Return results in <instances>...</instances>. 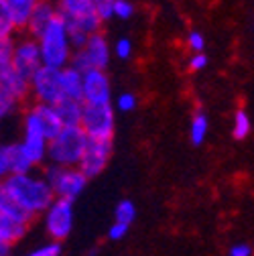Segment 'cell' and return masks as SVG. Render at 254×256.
Returning a JSON list of instances; mask_svg holds the SVG:
<instances>
[{
    "instance_id": "1",
    "label": "cell",
    "mask_w": 254,
    "mask_h": 256,
    "mask_svg": "<svg viewBox=\"0 0 254 256\" xmlns=\"http://www.w3.org/2000/svg\"><path fill=\"white\" fill-rule=\"evenodd\" d=\"M4 185L14 200L28 210L33 216L45 214V210L55 202V191L49 185L45 177H37L33 173H22V175H8L4 179Z\"/></svg>"
},
{
    "instance_id": "2",
    "label": "cell",
    "mask_w": 254,
    "mask_h": 256,
    "mask_svg": "<svg viewBox=\"0 0 254 256\" xmlns=\"http://www.w3.org/2000/svg\"><path fill=\"white\" fill-rule=\"evenodd\" d=\"M39 41V49H41V59L43 66L61 70L72 63V55H74V47H72V39H70V30L68 24L63 22L61 16H57L37 39Z\"/></svg>"
},
{
    "instance_id": "3",
    "label": "cell",
    "mask_w": 254,
    "mask_h": 256,
    "mask_svg": "<svg viewBox=\"0 0 254 256\" xmlns=\"http://www.w3.org/2000/svg\"><path fill=\"white\" fill-rule=\"evenodd\" d=\"M88 132L82 126H63L59 134L49 140L47 158L51 163L66 165V167H78L88 146Z\"/></svg>"
},
{
    "instance_id": "4",
    "label": "cell",
    "mask_w": 254,
    "mask_h": 256,
    "mask_svg": "<svg viewBox=\"0 0 254 256\" xmlns=\"http://www.w3.org/2000/svg\"><path fill=\"white\" fill-rule=\"evenodd\" d=\"M43 177L49 181L53 187L57 198H66V200H76L82 196V191L88 185V177L80 167H66V165H57L51 163Z\"/></svg>"
},
{
    "instance_id": "5",
    "label": "cell",
    "mask_w": 254,
    "mask_h": 256,
    "mask_svg": "<svg viewBox=\"0 0 254 256\" xmlns=\"http://www.w3.org/2000/svg\"><path fill=\"white\" fill-rule=\"evenodd\" d=\"M22 148L30 156V161L35 165H41L47 158L49 150V136L43 128V122L37 114L35 108H28L22 116V138H20Z\"/></svg>"
},
{
    "instance_id": "6",
    "label": "cell",
    "mask_w": 254,
    "mask_h": 256,
    "mask_svg": "<svg viewBox=\"0 0 254 256\" xmlns=\"http://www.w3.org/2000/svg\"><path fill=\"white\" fill-rule=\"evenodd\" d=\"M110 45L106 35H102V30L90 35L88 43L82 49H76L72 55V66L78 68L80 72L88 70H106L110 63Z\"/></svg>"
},
{
    "instance_id": "7",
    "label": "cell",
    "mask_w": 254,
    "mask_h": 256,
    "mask_svg": "<svg viewBox=\"0 0 254 256\" xmlns=\"http://www.w3.org/2000/svg\"><path fill=\"white\" fill-rule=\"evenodd\" d=\"M112 104H86L84 102V118L82 128L90 138H114L116 116Z\"/></svg>"
},
{
    "instance_id": "8",
    "label": "cell",
    "mask_w": 254,
    "mask_h": 256,
    "mask_svg": "<svg viewBox=\"0 0 254 256\" xmlns=\"http://www.w3.org/2000/svg\"><path fill=\"white\" fill-rule=\"evenodd\" d=\"M74 228V200L55 198V202L45 210V230L51 240H68Z\"/></svg>"
},
{
    "instance_id": "9",
    "label": "cell",
    "mask_w": 254,
    "mask_h": 256,
    "mask_svg": "<svg viewBox=\"0 0 254 256\" xmlns=\"http://www.w3.org/2000/svg\"><path fill=\"white\" fill-rule=\"evenodd\" d=\"M30 96H33L35 102H39V104L55 106L63 98L61 84H59V70L41 66L35 72V76L30 78Z\"/></svg>"
},
{
    "instance_id": "10",
    "label": "cell",
    "mask_w": 254,
    "mask_h": 256,
    "mask_svg": "<svg viewBox=\"0 0 254 256\" xmlns=\"http://www.w3.org/2000/svg\"><path fill=\"white\" fill-rule=\"evenodd\" d=\"M112 150H114L112 138H90L78 167L84 171V175L88 179L98 177L108 167L110 158H112Z\"/></svg>"
},
{
    "instance_id": "11",
    "label": "cell",
    "mask_w": 254,
    "mask_h": 256,
    "mask_svg": "<svg viewBox=\"0 0 254 256\" xmlns=\"http://www.w3.org/2000/svg\"><path fill=\"white\" fill-rule=\"evenodd\" d=\"M12 66H14L24 78H28V80L33 78L35 72L43 66L39 41H37L35 37H24V39L16 41L14 55H12Z\"/></svg>"
},
{
    "instance_id": "12",
    "label": "cell",
    "mask_w": 254,
    "mask_h": 256,
    "mask_svg": "<svg viewBox=\"0 0 254 256\" xmlns=\"http://www.w3.org/2000/svg\"><path fill=\"white\" fill-rule=\"evenodd\" d=\"M84 102L86 104H112V86L104 70L84 72Z\"/></svg>"
},
{
    "instance_id": "13",
    "label": "cell",
    "mask_w": 254,
    "mask_h": 256,
    "mask_svg": "<svg viewBox=\"0 0 254 256\" xmlns=\"http://www.w3.org/2000/svg\"><path fill=\"white\" fill-rule=\"evenodd\" d=\"M57 16H59V10H57V6L51 2V0H39V4L35 6L33 14H30V18H28L24 30L28 33V37L39 39L41 33H43V30H45Z\"/></svg>"
},
{
    "instance_id": "14",
    "label": "cell",
    "mask_w": 254,
    "mask_h": 256,
    "mask_svg": "<svg viewBox=\"0 0 254 256\" xmlns=\"http://www.w3.org/2000/svg\"><path fill=\"white\" fill-rule=\"evenodd\" d=\"M0 82L6 86V90L14 96L18 102H24L30 96V80L24 78L12 66V63H8V66H4V68H0Z\"/></svg>"
},
{
    "instance_id": "15",
    "label": "cell",
    "mask_w": 254,
    "mask_h": 256,
    "mask_svg": "<svg viewBox=\"0 0 254 256\" xmlns=\"http://www.w3.org/2000/svg\"><path fill=\"white\" fill-rule=\"evenodd\" d=\"M59 84H61V92L66 98L84 100V72L74 68L72 63L59 70Z\"/></svg>"
},
{
    "instance_id": "16",
    "label": "cell",
    "mask_w": 254,
    "mask_h": 256,
    "mask_svg": "<svg viewBox=\"0 0 254 256\" xmlns=\"http://www.w3.org/2000/svg\"><path fill=\"white\" fill-rule=\"evenodd\" d=\"M0 212L6 214V216H10V218H14V220H18V222H22V224H26V226H30V224H33V220L37 218V216H33L28 210H24V208L14 200V196L6 189L4 181H0Z\"/></svg>"
},
{
    "instance_id": "17",
    "label": "cell",
    "mask_w": 254,
    "mask_h": 256,
    "mask_svg": "<svg viewBox=\"0 0 254 256\" xmlns=\"http://www.w3.org/2000/svg\"><path fill=\"white\" fill-rule=\"evenodd\" d=\"M6 146V158H8V169H10V175H22V173H33V169L37 167L30 156L26 154V150L22 148L20 140L16 142H8L4 144Z\"/></svg>"
},
{
    "instance_id": "18",
    "label": "cell",
    "mask_w": 254,
    "mask_h": 256,
    "mask_svg": "<svg viewBox=\"0 0 254 256\" xmlns=\"http://www.w3.org/2000/svg\"><path fill=\"white\" fill-rule=\"evenodd\" d=\"M55 112L61 120L63 126H82V118H84V100H76V98H63L55 104Z\"/></svg>"
},
{
    "instance_id": "19",
    "label": "cell",
    "mask_w": 254,
    "mask_h": 256,
    "mask_svg": "<svg viewBox=\"0 0 254 256\" xmlns=\"http://www.w3.org/2000/svg\"><path fill=\"white\" fill-rule=\"evenodd\" d=\"M26 224L6 216L0 212V242H8V244H16L18 240L24 238L26 234Z\"/></svg>"
},
{
    "instance_id": "20",
    "label": "cell",
    "mask_w": 254,
    "mask_h": 256,
    "mask_svg": "<svg viewBox=\"0 0 254 256\" xmlns=\"http://www.w3.org/2000/svg\"><path fill=\"white\" fill-rule=\"evenodd\" d=\"M57 10L63 20H68L96 12V4H94V0H57Z\"/></svg>"
},
{
    "instance_id": "21",
    "label": "cell",
    "mask_w": 254,
    "mask_h": 256,
    "mask_svg": "<svg viewBox=\"0 0 254 256\" xmlns=\"http://www.w3.org/2000/svg\"><path fill=\"white\" fill-rule=\"evenodd\" d=\"M6 4H8V10L12 14L16 28L22 30V28H26V22H28L30 14H33L35 6L39 4V0H6Z\"/></svg>"
},
{
    "instance_id": "22",
    "label": "cell",
    "mask_w": 254,
    "mask_h": 256,
    "mask_svg": "<svg viewBox=\"0 0 254 256\" xmlns=\"http://www.w3.org/2000/svg\"><path fill=\"white\" fill-rule=\"evenodd\" d=\"M33 108L37 110V114H39V118H41V122H43V128H45L49 140H51L53 136H57L59 130L63 128V124H61V120H59V116H57V112H55V106L35 102Z\"/></svg>"
},
{
    "instance_id": "23",
    "label": "cell",
    "mask_w": 254,
    "mask_h": 256,
    "mask_svg": "<svg viewBox=\"0 0 254 256\" xmlns=\"http://www.w3.org/2000/svg\"><path fill=\"white\" fill-rule=\"evenodd\" d=\"M208 130H210V120H208V116H206L202 110L196 112V116H194V120H192V126H189V138H192V142H194L196 146H200V144L206 140Z\"/></svg>"
},
{
    "instance_id": "24",
    "label": "cell",
    "mask_w": 254,
    "mask_h": 256,
    "mask_svg": "<svg viewBox=\"0 0 254 256\" xmlns=\"http://www.w3.org/2000/svg\"><path fill=\"white\" fill-rule=\"evenodd\" d=\"M18 104H20V102L6 90V86L0 82V122H2L4 118H8V116L18 108Z\"/></svg>"
},
{
    "instance_id": "25",
    "label": "cell",
    "mask_w": 254,
    "mask_h": 256,
    "mask_svg": "<svg viewBox=\"0 0 254 256\" xmlns=\"http://www.w3.org/2000/svg\"><path fill=\"white\" fill-rule=\"evenodd\" d=\"M252 130V122H250V116L244 112V110H238L234 114V126H232V136L236 140H244Z\"/></svg>"
},
{
    "instance_id": "26",
    "label": "cell",
    "mask_w": 254,
    "mask_h": 256,
    "mask_svg": "<svg viewBox=\"0 0 254 256\" xmlns=\"http://www.w3.org/2000/svg\"><path fill=\"white\" fill-rule=\"evenodd\" d=\"M114 220L116 222H122V224H130L136 220V206L130 202V200H122L118 202L116 210H114Z\"/></svg>"
},
{
    "instance_id": "27",
    "label": "cell",
    "mask_w": 254,
    "mask_h": 256,
    "mask_svg": "<svg viewBox=\"0 0 254 256\" xmlns=\"http://www.w3.org/2000/svg\"><path fill=\"white\" fill-rule=\"evenodd\" d=\"M14 47H16V41L12 35H0V68L12 63Z\"/></svg>"
},
{
    "instance_id": "28",
    "label": "cell",
    "mask_w": 254,
    "mask_h": 256,
    "mask_svg": "<svg viewBox=\"0 0 254 256\" xmlns=\"http://www.w3.org/2000/svg\"><path fill=\"white\" fill-rule=\"evenodd\" d=\"M14 30H18V28L12 20L6 0H0V35H14Z\"/></svg>"
},
{
    "instance_id": "29",
    "label": "cell",
    "mask_w": 254,
    "mask_h": 256,
    "mask_svg": "<svg viewBox=\"0 0 254 256\" xmlns=\"http://www.w3.org/2000/svg\"><path fill=\"white\" fill-rule=\"evenodd\" d=\"M136 104H138V98L132 92H124L116 98V110H120V112H132L136 108Z\"/></svg>"
},
{
    "instance_id": "30",
    "label": "cell",
    "mask_w": 254,
    "mask_h": 256,
    "mask_svg": "<svg viewBox=\"0 0 254 256\" xmlns=\"http://www.w3.org/2000/svg\"><path fill=\"white\" fill-rule=\"evenodd\" d=\"M134 14V4L130 0H116L114 2V16L120 20H128Z\"/></svg>"
},
{
    "instance_id": "31",
    "label": "cell",
    "mask_w": 254,
    "mask_h": 256,
    "mask_svg": "<svg viewBox=\"0 0 254 256\" xmlns=\"http://www.w3.org/2000/svg\"><path fill=\"white\" fill-rule=\"evenodd\" d=\"M114 53H116L122 61L130 59V57H132V41H130L128 37L118 39V41H116V45H114Z\"/></svg>"
},
{
    "instance_id": "32",
    "label": "cell",
    "mask_w": 254,
    "mask_h": 256,
    "mask_svg": "<svg viewBox=\"0 0 254 256\" xmlns=\"http://www.w3.org/2000/svg\"><path fill=\"white\" fill-rule=\"evenodd\" d=\"M114 2L116 0H94V4H96V12L100 14L102 20H108L114 16Z\"/></svg>"
},
{
    "instance_id": "33",
    "label": "cell",
    "mask_w": 254,
    "mask_h": 256,
    "mask_svg": "<svg viewBox=\"0 0 254 256\" xmlns=\"http://www.w3.org/2000/svg\"><path fill=\"white\" fill-rule=\"evenodd\" d=\"M187 47L192 49L194 53L204 51L206 49V37L200 33V30H189V35H187Z\"/></svg>"
},
{
    "instance_id": "34",
    "label": "cell",
    "mask_w": 254,
    "mask_h": 256,
    "mask_svg": "<svg viewBox=\"0 0 254 256\" xmlns=\"http://www.w3.org/2000/svg\"><path fill=\"white\" fill-rule=\"evenodd\" d=\"M59 254H61V242L53 240V242H49V244H45L33 252H28L26 256H59Z\"/></svg>"
},
{
    "instance_id": "35",
    "label": "cell",
    "mask_w": 254,
    "mask_h": 256,
    "mask_svg": "<svg viewBox=\"0 0 254 256\" xmlns=\"http://www.w3.org/2000/svg\"><path fill=\"white\" fill-rule=\"evenodd\" d=\"M128 224H122V222H116L114 220V224L108 228V238L112 240V242H118V240H122L126 234H128Z\"/></svg>"
},
{
    "instance_id": "36",
    "label": "cell",
    "mask_w": 254,
    "mask_h": 256,
    "mask_svg": "<svg viewBox=\"0 0 254 256\" xmlns=\"http://www.w3.org/2000/svg\"><path fill=\"white\" fill-rule=\"evenodd\" d=\"M189 70L192 72H202L206 66H208V55L204 53V51H198V53H194L192 57H189Z\"/></svg>"
},
{
    "instance_id": "37",
    "label": "cell",
    "mask_w": 254,
    "mask_h": 256,
    "mask_svg": "<svg viewBox=\"0 0 254 256\" xmlns=\"http://www.w3.org/2000/svg\"><path fill=\"white\" fill-rule=\"evenodd\" d=\"M8 175H10V169H8V158H6V146L0 142V181H4Z\"/></svg>"
},
{
    "instance_id": "38",
    "label": "cell",
    "mask_w": 254,
    "mask_h": 256,
    "mask_svg": "<svg viewBox=\"0 0 254 256\" xmlns=\"http://www.w3.org/2000/svg\"><path fill=\"white\" fill-rule=\"evenodd\" d=\"M70 39H72V47H74V51H76V49H82V47L88 43L90 35L82 33V30H70Z\"/></svg>"
},
{
    "instance_id": "39",
    "label": "cell",
    "mask_w": 254,
    "mask_h": 256,
    "mask_svg": "<svg viewBox=\"0 0 254 256\" xmlns=\"http://www.w3.org/2000/svg\"><path fill=\"white\" fill-rule=\"evenodd\" d=\"M252 254H254V250L248 244H234L228 252V256H252Z\"/></svg>"
},
{
    "instance_id": "40",
    "label": "cell",
    "mask_w": 254,
    "mask_h": 256,
    "mask_svg": "<svg viewBox=\"0 0 254 256\" xmlns=\"http://www.w3.org/2000/svg\"><path fill=\"white\" fill-rule=\"evenodd\" d=\"M12 246H14V244H8V242H0V256H10V252H12Z\"/></svg>"
},
{
    "instance_id": "41",
    "label": "cell",
    "mask_w": 254,
    "mask_h": 256,
    "mask_svg": "<svg viewBox=\"0 0 254 256\" xmlns=\"http://www.w3.org/2000/svg\"><path fill=\"white\" fill-rule=\"evenodd\" d=\"M96 252H98V250L94 248V250H90V252H88V256H96Z\"/></svg>"
}]
</instances>
